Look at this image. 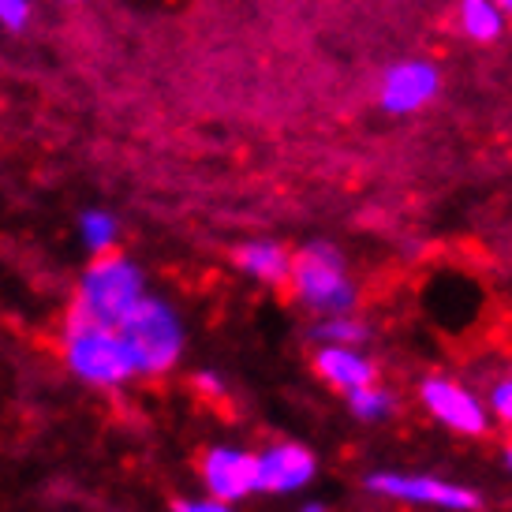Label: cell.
<instances>
[{
  "mask_svg": "<svg viewBox=\"0 0 512 512\" xmlns=\"http://www.w3.org/2000/svg\"><path fill=\"white\" fill-rule=\"evenodd\" d=\"M60 363L79 385L101 389V393H116L124 385L139 382V370L120 326L83 318L75 311L64 314V326H60Z\"/></svg>",
  "mask_w": 512,
  "mask_h": 512,
  "instance_id": "cell-1",
  "label": "cell"
},
{
  "mask_svg": "<svg viewBox=\"0 0 512 512\" xmlns=\"http://www.w3.org/2000/svg\"><path fill=\"white\" fill-rule=\"evenodd\" d=\"M288 288L303 311L314 318H329V314H352L359 307V285L348 258L337 243L314 240L299 247L292 255V270H288Z\"/></svg>",
  "mask_w": 512,
  "mask_h": 512,
  "instance_id": "cell-2",
  "label": "cell"
},
{
  "mask_svg": "<svg viewBox=\"0 0 512 512\" xmlns=\"http://www.w3.org/2000/svg\"><path fill=\"white\" fill-rule=\"evenodd\" d=\"M116 326H120L124 341H128L139 378H165L180 363V356H184V318L176 314L169 299L146 292Z\"/></svg>",
  "mask_w": 512,
  "mask_h": 512,
  "instance_id": "cell-3",
  "label": "cell"
},
{
  "mask_svg": "<svg viewBox=\"0 0 512 512\" xmlns=\"http://www.w3.org/2000/svg\"><path fill=\"white\" fill-rule=\"evenodd\" d=\"M143 296H146L143 266L135 258L124 255V251H109V255L90 258V266H86L79 285H75L68 311L83 314V318H98V322H113L116 326Z\"/></svg>",
  "mask_w": 512,
  "mask_h": 512,
  "instance_id": "cell-4",
  "label": "cell"
},
{
  "mask_svg": "<svg viewBox=\"0 0 512 512\" xmlns=\"http://www.w3.org/2000/svg\"><path fill=\"white\" fill-rule=\"evenodd\" d=\"M367 490L385 501L415 505V509H438V512L483 509V494L479 490L438 479V475H419V471H374V475H367Z\"/></svg>",
  "mask_w": 512,
  "mask_h": 512,
  "instance_id": "cell-5",
  "label": "cell"
},
{
  "mask_svg": "<svg viewBox=\"0 0 512 512\" xmlns=\"http://www.w3.org/2000/svg\"><path fill=\"white\" fill-rule=\"evenodd\" d=\"M419 404L427 408L434 423H441V427L460 434V438H483L490 430L486 400L475 389L449 378V374H427L423 385H419Z\"/></svg>",
  "mask_w": 512,
  "mask_h": 512,
  "instance_id": "cell-6",
  "label": "cell"
},
{
  "mask_svg": "<svg viewBox=\"0 0 512 512\" xmlns=\"http://www.w3.org/2000/svg\"><path fill=\"white\" fill-rule=\"evenodd\" d=\"M441 94V68L427 57L393 60L378 75V105L389 116H415Z\"/></svg>",
  "mask_w": 512,
  "mask_h": 512,
  "instance_id": "cell-7",
  "label": "cell"
},
{
  "mask_svg": "<svg viewBox=\"0 0 512 512\" xmlns=\"http://www.w3.org/2000/svg\"><path fill=\"white\" fill-rule=\"evenodd\" d=\"M199 483L217 501L240 505L258 494V460L240 445H210L199 456Z\"/></svg>",
  "mask_w": 512,
  "mask_h": 512,
  "instance_id": "cell-8",
  "label": "cell"
},
{
  "mask_svg": "<svg viewBox=\"0 0 512 512\" xmlns=\"http://www.w3.org/2000/svg\"><path fill=\"white\" fill-rule=\"evenodd\" d=\"M258 460V494H299L318 475V456L299 441H273Z\"/></svg>",
  "mask_w": 512,
  "mask_h": 512,
  "instance_id": "cell-9",
  "label": "cell"
},
{
  "mask_svg": "<svg viewBox=\"0 0 512 512\" xmlns=\"http://www.w3.org/2000/svg\"><path fill=\"white\" fill-rule=\"evenodd\" d=\"M311 363H314V374L329 389H337V393H352L359 385L378 382V367L363 352V344H318Z\"/></svg>",
  "mask_w": 512,
  "mask_h": 512,
  "instance_id": "cell-10",
  "label": "cell"
},
{
  "mask_svg": "<svg viewBox=\"0 0 512 512\" xmlns=\"http://www.w3.org/2000/svg\"><path fill=\"white\" fill-rule=\"evenodd\" d=\"M236 270L243 277H251L255 285H270V288H281L288 285V270H292V251H288L285 243L277 240H247L236 247Z\"/></svg>",
  "mask_w": 512,
  "mask_h": 512,
  "instance_id": "cell-11",
  "label": "cell"
},
{
  "mask_svg": "<svg viewBox=\"0 0 512 512\" xmlns=\"http://www.w3.org/2000/svg\"><path fill=\"white\" fill-rule=\"evenodd\" d=\"M456 30L471 45H494L505 38L509 19H505V12L494 0H460L456 4Z\"/></svg>",
  "mask_w": 512,
  "mask_h": 512,
  "instance_id": "cell-12",
  "label": "cell"
},
{
  "mask_svg": "<svg viewBox=\"0 0 512 512\" xmlns=\"http://www.w3.org/2000/svg\"><path fill=\"white\" fill-rule=\"evenodd\" d=\"M79 243L86 247V255H109L120 247V221L116 214L101 210V206H90L79 214Z\"/></svg>",
  "mask_w": 512,
  "mask_h": 512,
  "instance_id": "cell-13",
  "label": "cell"
},
{
  "mask_svg": "<svg viewBox=\"0 0 512 512\" xmlns=\"http://www.w3.org/2000/svg\"><path fill=\"white\" fill-rule=\"evenodd\" d=\"M344 404H348V412L356 415L359 423H382V419H389V415L397 412V397L378 382L359 385L352 393H344Z\"/></svg>",
  "mask_w": 512,
  "mask_h": 512,
  "instance_id": "cell-14",
  "label": "cell"
},
{
  "mask_svg": "<svg viewBox=\"0 0 512 512\" xmlns=\"http://www.w3.org/2000/svg\"><path fill=\"white\" fill-rule=\"evenodd\" d=\"M314 337H318V344H367L370 329H367V322H359L356 311L329 314V318H318Z\"/></svg>",
  "mask_w": 512,
  "mask_h": 512,
  "instance_id": "cell-15",
  "label": "cell"
},
{
  "mask_svg": "<svg viewBox=\"0 0 512 512\" xmlns=\"http://www.w3.org/2000/svg\"><path fill=\"white\" fill-rule=\"evenodd\" d=\"M486 408H490V419H498L505 427H512V374L498 378L490 397H486Z\"/></svg>",
  "mask_w": 512,
  "mask_h": 512,
  "instance_id": "cell-16",
  "label": "cell"
},
{
  "mask_svg": "<svg viewBox=\"0 0 512 512\" xmlns=\"http://www.w3.org/2000/svg\"><path fill=\"white\" fill-rule=\"evenodd\" d=\"M34 15V0H0V27L19 34Z\"/></svg>",
  "mask_w": 512,
  "mask_h": 512,
  "instance_id": "cell-17",
  "label": "cell"
},
{
  "mask_svg": "<svg viewBox=\"0 0 512 512\" xmlns=\"http://www.w3.org/2000/svg\"><path fill=\"white\" fill-rule=\"evenodd\" d=\"M191 385H195V393H199L202 400H225V393H228L225 378H221L217 370H199V374L191 378Z\"/></svg>",
  "mask_w": 512,
  "mask_h": 512,
  "instance_id": "cell-18",
  "label": "cell"
},
{
  "mask_svg": "<svg viewBox=\"0 0 512 512\" xmlns=\"http://www.w3.org/2000/svg\"><path fill=\"white\" fill-rule=\"evenodd\" d=\"M172 512H236V505H228V501H217V498H180L172 505Z\"/></svg>",
  "mask_w": 512,
  "mask_h": 512,
  "instance_id": "cell-19",
  "label": "cell"
},
{
  "mask_svg": "<svg viewBox=\"0 0 512 512\" xmlns=\"http://www.w3.org/2000/svg\"><path fill=\"white\" fill-rule=\"evenodd\" d=\"M494 4H498L501 12H505V19L512 23V0H494Z\"/></svg>",
  "mask_w": 512,
  "mask_h": 512,
  "instance_id": "cell-20",
  "label": "cell"
},
{
  "mask_svg": "<svg viewBox=\"0 0 512 512\" xmlns=\"http://www.w3.org/2000/svg\"><path fill=\"white\" fill-rule=\"evenodd\" d=\"M299 512H329V509H326V505H318V501H311V505H303Z\"/></svg>",
  "mask_w": 512,
  "mask_h": 512,
  "instance_id": "cell-21",
  "label": "cell"
},
{
  "mask_svg": "<svg viewBox=\"0 0 512 512\" xmlns=\"http://www.w3.org/2000/svg\"><path fill=\"white\" fill-rule=\"evenodd\" d=\"M501 460H505V468L512 471V445H505V453H501Z\"/></svg>",
  "mask_w": 512,
  "mask_h": 512,
  "instance_id": "cell-22",
  "label": "cell"
}]
</instances>
